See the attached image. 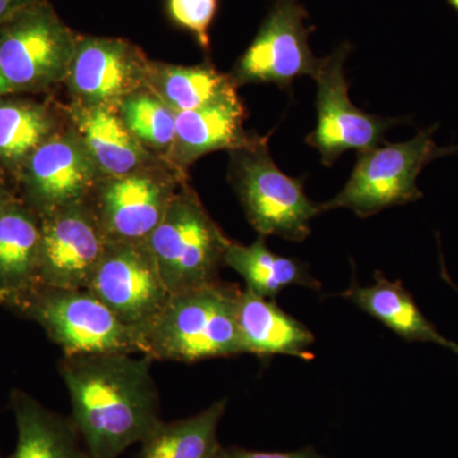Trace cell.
Segmentation results:
<instances>
[{
	"mask_svg": "<svg viewBox=\"0 0 458 458\" xmlns=\"http://www.w3.org/2000/svg\"><path fill=\"white\" fill-rule=\"evenodd\" d=\"M229 156V182L258 233L294 242L306 240L311 234L310 222L322 213L321 208L307 198L300 180L279 170L267 138L251 134L245 146Z\"/></svg>",
	"mask_w": 458,
	"mask_h": 458,
	"instance_id": "5",
	"label": "cell"
},
{
	"mask_svg": "<svg viewBox=\"0 0 458 458\" xmlns=\"http://www.w3.org/2000/svg\"><path fill=\"white\" fill-rule=\"evenodd\" d=\"M64 123L51 108L27 99H0V162L22 167Z\"/></svg>",
	"mask_w": 458,
	"mask_h": 458,
	"instance_id": "24",
	"label": "cell"
},
{
	"mask_svg": "<svg viewBox=\"0 0 458 458\" xmlns=\"http://www.w3.org/2000/svg\"><path fill=\"white\" fill-rule=\"evenodd\" d=\"M307 9L300 0H276L269 13L231 75L236 86L276 84L291 89L303 75H315L319 65L309 45L315 27L306 26Z\"/></svg>",
	"mask_w": 458,
	"mask_h": 458,
	"instance_id": "9",
	"label": "cell"
},
{
	"mask_svg": "<svg viewBox=\"0 0 458 458\" xmlns=\"http://www.w3.org/2000/svg\"><path fill=\"white\" fill-rule=\"evenodd\" d=\"M146 89L174 113L197 110L237 90L231 75L223 74L210 62L174 65L150 60Z\"/></svg>",
	"mask_w": 458,
	"mask_h": 458,
	"instance_id": "22",
	"label": "cell"
},
{
	"mask_svg": "<svg viewBox=\"0 0 458 458\" xmlns=\"http://www.w3.org/2000/svg\"><path fill=\"white\" fill-rule=\"evenodd\" d=\"M218 0H168L172 20L191 32L204 50H209V30L218 13Z\"/></svg>",
	"mask_w": 458,
	"mask_h": 458,
	"instance_id": "26",
	"label": "cell"
},
{
	"mask_svg": "<svg viewBox=\"0 0 458 458\" xmlns=\"http://www.w3.org/2000/svg\"><path fill=\"white\" fill-rule=\"evenodd\" d=\"M3 307L40 325L64 357L140 352V335L89 289L35 284L8 295Z\"/></svg>",
	"mask_w": 458,
	"mask_h": 458,
	"instance_id": "3",
	"label": "cell"
},
{
	"mask_svg": "<svg viewBox=\"0 0 458 458\" xmlns=\"http://www.w3.org/2000/svg\"><path fill=\"white\" fill-rule=\"evenodd\" d=\"M68 120L102 177L123 176L164 159L132 137L117 107L72 104Z\"/></svg>",
	"mask_w": 458,
	"mask_h": 458,
	"instance_id": "16",
	"label": "cell"
},
{
	"mask_svg": "<svg viewBox=\"0 0 458 458\" xmlns=\"http://www.w3.org/2000/svg\"><path fill=\"white\" fill-rule=\"evenodd\" d=\"M147 355L129 352L63 357L59 372L72 420L89 458H119L161 423V403Z\"/></svg>",
	"mask_w": 458,
	"mask_h": 458,
	"instance_id": "1",
	"label": "cell"
},
{
	"mask_svg": "<svg viewBox=\"0 0 458 458\" xmlns=\"http://www.w3.org/2000/svg\"><path fill=\"white\" fill-rule=\"evenodd\" d=\"M231 242L185 182L146 243L174 295L218 282Z\"/></svg>",
	"mask_w": 458,
	"mask_h": 458,
	"instance_id": "4",
	"label": "cell"
},
{
	"mask_svg": "<svg viewBox=\"0 0 458 458\" xmlns=\"http://www.w3.org/2000/svg\"><path fill=\"white\" fill-rule=\"evenodd\" d=\"M448 4L451 5L452 8L458 13V0H447Z\"/></svg>",
	"mask_w": 458,
	"mask_h": 458,
	"instance_id": "31",
	"label": "cell"
},
{
	"mask_svg": "<svg viewBox=\"0 0 458 458\" xmlns=\"http://www.w3.org/2000/svg\"><path fill=\"white\" fill-rule=\"evenodd\" d=\"M9 405L17 427V443L8 458H89L71 417L57 414L31 394L13 388Z\"/></svg>",
	"mask_w": 458,
	"mask_h": 458,
	"instance_id": "18",
	"label": "cell"
},
{
	"mask_svg": "<svg viewBox=\"0 0 458 458\" xmlns=\"http://www.w3.org/2000/svg\"><path fill=\"white\" fill-rule=\"evenodd\" d=\"M227 403L216 401L194 417L172 423L162 420L140 442L137 458H218L223 448L218 426Z\"/></svg>",
	"mask_w": 458,
	"mask_h": 458,
	"instance_id": "23",
	"label": "cell"
},
{
	"mask_svg": "<svg viewBox=\"0 0 458 458\" xmlns=\"http://www.w3.org/2000/svg\"><path fill=\"white\" fill-rule=\"evenodd\" d=\"M344 295L403 339L438 344L458 354V344L437 331L400 282H390L381 273H376L372 285L352 284Z\"/></svg>",
	"mask_w": 458,
	"mask_h": 458,
	"instance_id": "19",
	"label": "cell"
},
{
	"mask_svg": "<svg viewBox=\"0 0 458 458\" xmlns=\"http://www.w3.org/2000/svg\"><path fill=\"white\" fill-rule=\"evenodd\" d=\"M11 92H13V90H12L11 86H9L7 80H5L4 74H3L2 66H0V98H2V96L8 95V93Z\"/></svg>",
	"mask_w": 458,
	"mask_h": 458,
	"instance_id": "30",
	"label": "cell"
},
{
	"mask_svg": "<svg viewBox=\"0 0 458 458\" xmlns=\"http://www.w3.org/2000/svg\"><path fill=\"white\" fill-rule=\"evenodd\" d=\"M0 458H2V456H0Z\"/></svg>",
	"mask_w": 458,
	"mask_h": 458,
	"instance_id": "34",
	"label": "cell"
},
{
	"mask_svg": "<svg viewBox=\"0 0 458 458\" xmlns=\"http://www.w3.org/2000/svg\"><path fill=\"white\" fill-rule=\"evenodd\" d=\"M78 36L47 3H30L0 22V66L12 90L65 82Z\"/></svg>",
	"mask_w": 458,
	"mask_h": 458,
	"instance_id": "7",
	"label": "cell"
},
{
	"mask_svg": "<svg viewBox=\"0 0 458 458\" xmlns=\"http://www.w3.org/2000/svg\"><path fill=\"white\" fill-rule=\"evenodd\" d=\"M40 219L36 284L89 288L108 245L89 204L69 205Z\"/></svg>",
	"mask_w": 458,
	"mask_h": 458,
	"instance_id": "13",
	"label": "cell"
},
{
	"mask_svg": "<svg viewBox=\"0 0 458 458\" xmlns=\"http://www.w3.org/2000/svg\"><path fill=\"white\" fill-rule=\"evenodd\" d=\"M87 289L140 335L171 298L146 242L108 243Z\"/></svg>",
	"mask_w": 458,
	"mask_h": 458,
	"instance_id": "11",
	"label": "cell"
},
{
	"mask_svg": "<svg viewBox=\"0 0 458 458\" xmlns=\"http://www.w3.org/2000/svg\"><path fill=\"white\" fill-rule=\"evenodd\" d=\"M128 131L141 146L165 159L176 134V116L172 108L148 89L123 99L117 106Z\"/></svg>",
	"mask_w": 458,
	"mask_h": 458,
	"instance_id": "25",
	"label": "cell"
},
{
	"mask_svg": "<svg viewBox=\"0 0 458 458\" xmlns=\"http://www.w3.org/2000/svg\"><path fill=\"white\" fill-rule=\"evenodd\" d=\"M185 182L161 159L131 174L102 177L87 203L107 243H144Z\"/></svg>",
	"mask_w": 458,
	"mask_h": 458,
	"instance_id": "8",
	"label": "cell"
},
{
	"mask_svg": "<svg viewBox=\"0 0 458 458\" xmlns=\"http://www.w3.org/2000/svg\"><path fill=\"white\" fill-rule=\"evenodd\" d=\"M40 240L41 219L29 205L14 199L0 212V292L4 301L36 284Z\"/></svg>",
	"mask_w": 458,
	"mask_h": 458,
	"instance_id": "20",
	"label": "cell"
},
{
	"mask_svg": "<svg viewBox=\"0 0 458 458\" xmlns=\"http://www.w3.org/2000/svg\"><path fill=\"white\" fill-rule=\"evenodd\" d=\"M13 200L14 198L12 197L11 192L5 189V186L3 185L2 181H0V212H2V210Z\"/></svg>",
	"mask_w": 458,
	"mask_h": 458,
	"instance_id": "29",
	"label": "cell"
},
{
	"mask_svg": "<svg viewBox=\"0 0 458 458\" xmlns=\"http://www.w3.org/2000/svg\"><path fill=\"white\" fill-rule=\"evenodd\" d=\"M433 140V129L419 132L403 143L382 141L358 153V161L345 188L327 203L319 204L322 213L346 208L360 218L375 216L386 208L417 201L423 197L417 185L428 164L454 153Z\"/></svg>",
	"mask_w": 458,
	"mask_h": 458,
	"instance_id": "6",
	"label": "cell"
},
{
	"mask_svg": "<svg viewBox=\"0 0 458 458\" xmlns=\"http://www.w3.org/2000/svg\"><path fill=\"white\" fill-rule=\"evenodd\" d=\"M351 49L348 42L337 47L330 56L319 60L313 75L318 84V125L306 143L321 153L325 165H333L348 150L360 153L378 146L385 141L386 131L399 123L363 113L352 105L344 73V63Z\"/></svg>",
	"mask_w": 458,
	"mask_h": 458,
	"instance_id": "10",
	"label": "cell"
},
{
	"mask_svg": "<svg viewBox=\"0 0 458 458\" xmlns=\"http://www.w3.org/2000/svg\"><path fill=\"white\" fill-rule=\"evenodd\" d=\"M236 318L243 354L311 360L315 336L306 325L283 311L276 300L241 291Z\"/></svg>",
	"mask_w": 458,
	"mask_h": 458,
	"instance_id": "17",
	"label": "cell"
},
{
	"mask_svg": "<svg viewBox=\"0 0 458 458\" xmlns=\"http://www.w3.org/2000/svg\"><path fill=\"white\" fill-rule=\"evenodd\" d=\"M149 65L143 50L131 41L86 36L78 38L65 83L75 105L117 107L146 89Z\"/></svg>",
	"mask_w": 458,
	"mask_h": 458,
	"instance_id": "14",
	"label": "cell"
},
{
	"mask_svg": "<svg viewBox=\"0 0 458 458\" xmlns=\"http://www.w3.org/2000/svg\"><path fill=\"white\" fill-rule=\"evenodd\" d=\"M225 267L236 271L246 283V291L262 298L276 300V295L292 285L319 288L306 264L297 259L274 254L267 246L264 236H259L251 245L229 243L225 256Z\"/></svg>",
	"mask_w": 458,
	"mask_h": 458,
	"instance_id": "21",
	"label": "cell"
},
{
	"mask_svg": "<svg viewBox=\"0 0 458 458\" xmlns=\"http://www.w3.org/2000/svg\"><path fill=\"white\" fill-rule=\"evenodd\" d=\"M218 458H327L313 448H303L294 452H256L243 448H222Z\"/></svg>",
	"mask_w": 458,
	"mask_h": 458,
	"instance_id": "27",
	"label": "cell"
},
{
	"mask_svg": "<svg viewBox=\"0 0 458 458\" xmlns=\"http://www.w3.org/2000/svg\"><path fill=\"white\" fill-rule=\"evenodd\" d=\"M30 3L31 0H0V22Z\"/></svg>",
	"mask_w": 458,
	"mask_h": 458,
	"instance_id": "28",
	"label": "cell"
},
{
	"mask_svg": "<svg viewBox=\"0 0 458 458\" xmlns=\"http://www.w3.org/2000/svg\"><path fill=\"white\" fill-rule=\"evenodd\" d=\"M240 292L218 280L171 295L164 311L141 331V354L181 363L243 354L236 318Z\"/></svg>",
	"mask_w": 458,
	"mask_h": 458,
	"instance_id": "2",
	"label": "cell"
},
{
	"mask_svg": "<svg viewBox=\"0 0 458 458\" xmlns=\"http://www.w3.org/2000/svg\"><path fill=\"white\" fill-rule=\"evenodd\" d=\"M454 152H457V150H458V146L454 147Z\"/></svg>",
	"mask_w": 458,
	"mask_h": 458,
	"instance_id": "33",
	"label": "cell"
},
{
	"mask_svg": "<svg viewBox=\"0 0 458 458\" xmlns=\"http://www.w3.org/2000/svg\"><path fill=\"white\" fill-rule=\"evenodd\" d=\"M246 108L237 90L176 116V134L165 161L181 176L199 158L218 150L237 149L251 138L245 131Z\"/></svg>",
	"mask_w": 458,
	"mask_h": 458,
	"instance_id": "15",
	"label": "cell"
},
{
	"mask_svg": "<svg viewBox=\"0 0 458 458\" xmlns=\"http://www.w3.org/2000/svg\"><path fill=\"white\" fill-rule=\"evenodd\" d=\"M102 179L72 123L45 141L21 167L23 203L38 216L89 200Z\"/></svg>",
	"mask_w": 458,
	"mask_h": 458,
	"instance_id": "12",
	"label": "cell"
},
{
	"mask_svg": "<svg viewBox=\"0 0 458 458\" xmlns=\"http://www.w3.org/2000/svg\"><path fill=\"white\" fill-rule=\"evenodd\" d=\"M3 303H4V294L0 292V306H3Z\"/></svg>",
	"mask_w": 458,
	"mask_h": 458,
	"instance_id": "32",
	"label": "cell"
}]
</instances>
